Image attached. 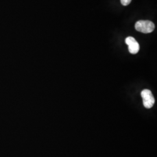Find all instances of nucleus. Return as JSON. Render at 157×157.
Instances as JSON below:
<instances>
[{"label":"nucleus","instance_id":"nucleus-1","mask_svg":"<svg viewBox=\"0 0 157 157\" xmlns=\"http://www.w3.org/2000/svg\"><path fill=\"white\" fill-rule=\"evenodd\" d=\"M135 29L143 33H150L155 29V25L150 21H139L136 23Z\"/></svg>","mask_w":157,"mask_h":157},{"label":"nucleus","instance_id":"nucleus-2","mask_svg":"<svg viewBox=\"0 0 157 157\" xmlns=\"http://www.w3.org/2000/svg\"><path fill=\"white\" fill-rule=\"evenodd\" d=\"M141 95L143 98V105L147 109H150L152 107L155 103V98L150 90L144 89L141 93Z\"/></svg>","mask_w":157,"mask_h":157},{"label":"nucleus","instance_id":"nucleus-3","mask_svg":"<svg viewBox=\"0 0 157 157\" xmlns=\"http://www.w3.org/2000/svg\"><path fill=\"white\" fill-rule=\"evenodd\" d=\"M125 43L128 45L129 52L132 54H137L140 50V45L133 37H128L125 39Z\"/></svg>","mask_w":157,"mask_h":157},{"label":"nucleus","instance_id":"nucleus-4","mask_svg":"<svg viewBox=\"0 0 157 157\" xmlns=\"http://www.w3.org/2000/svg\"><path fill=\"white\" fill-rule=\"evenodd\" d=\"M132 0H121V4L124 6H128L131 2Z\"/></svg>","mask_w":157,"mask_h":157}]
</instances>
